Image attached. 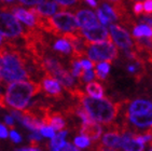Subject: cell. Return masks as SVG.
I'll list each match as a JSON object with an SVG mask.
<instances>
[{
    "label": "cell",
    "instance_id": "1",
    "mask_svg": "<svg viewBox=\"0 0 152 151\" xmlns=\"http://www.w3.org/2000/svg\"><path fill=\"white\" fill-rule=\"evenodd\" d=\"M28 57L9 40L0 45V73L4 82L25 81L30 78Z\"/></svg>",
    "mask_w": 152,
    "mask_h": 151
},
{
    "label": "cell",
    "instance_id": "2",
    "mask_svg": "<svg viewBox=\"0 0 152 151\" xmlns=\"http://www.w3.org/2000/svg\"><path fill=\"white\" fill-rule=\"evenodd\" d=\"M75 98L79 100L91 119L96 122H100L102 124H111L117 119L119 111H120L121 104L112 103L108 98H93L91 96H86L79 89H73L70 92Z\"/></svg>",
    "mask_w": 152,
    "mask_h": 151
},
{
    "label": "cell",
    "instance_id": "3",
    "mask_svg": "<svg viewBox=\"0 0 152 151\" xmlns=\"http://www.w3.org/2000/svg\"><path fill=\"white\" fill-rule=\"evenodd\" d=\"M42 89L41 84L35 81L11 82L7 87L6 103L15 110H24L31 97L38 95Z\"/></svg>",
    "mask_w": 152,
    "mask_h": 151
},
{
    "label": "cell",
    "instance_id": "4",
    "mask_svg": "<svg viewBox=\"0 0 152 151\" xmlns=\"http://www.w3.org/2000/svg\"><path fill=\"white\" fill-rule=\"evenodd\" d=\"M85 47H86V54L95 64L96 62L99 61L111 63L119 56L117 47L114 45L111 39L100 43H88L85 41Z\"/></svg>",
    "mask_w": 152,
    "mask_h": 151
},
{
    "label": "cell",
    "instance_id": "5",
    "mask_svg": "<svg viewBox=\"0 0 152 151\" xmlns=\"http://www.w3.org/2000/svg\"><path fill=\"white\" fill-rule=\"evenodd\" d=\"M53 27V35L61 37L65 32H75L80 28L77 22L76 16L70 12L61 11L55 13L50 18Z\"/></svg>",
    "mask_w": 152,
    "mask_h": 151
},
{
    "label": "cell",
    "instance_id": "6",
    "mask_svg": "<svg viewBox=\"0 0 152 151\" xmlns=\"http://www.w3.org/2000/svg\"><path fill=\"white\" fill-rule=\"evenodd\" d=\"M23 27L20 22L9 12H0V35L7 39H14L22 37Z\"/></svg>",
    "mask_w": 152,
    "mask_h": 151
},
{
    "label": "cell",
    "instance_id": "7",
    "mask_svg": "<svg viewBox=\"0 0 152 151\" xmlns=\"http://www.w3.org/2000/svg\"><path fill=\"white\" fill-rule=\"evenodd\" d=\"M77 32L88 43H100L110 40V36L104 25H97L91 28H79Z\"/></svg>",
    "mask_w": 152,
    "mask_h": 151
},
{
    "label": "cell",
    "instance_id": "8",
    "mask_svg": "<svg viewBox=\"0 0 152 151\" xmlns=\"http://www.w3.org/2000/svg\"><path fill=\"white\" fill-rule=\"evenodd\" d=\"M109 32H110V35L113 39L114 43L119 48L123 50H132V48L134 47V43H133L129 34L121 26L111 24L109 27Z\"/></svg>",
    "mask_w": 152,
    "mask_h": 151
},
{
    "label": "cell",
    "instance_id": "9",
    "mask_svg": "<svg viewBox=\"0 0 152 151\" xmlns=\"http://www.w3.org/2000/svg\"><path fill=\"white\" fill-rule=\"evenodd\" d=\"M40 84H41V89L43 90L45 96L55 99L63 98L61 84L51 75L44 73V77L42 78V81H41Z\"/></svg>",
    "mask_w": 152,
    "mask_h": 151
},
{
    "label": "cell",
    "instance_id": "10",
    "mask_svg": "<svg viewBox=\"0 0 152 151\" xmlns=\"http://www.w3.org/2000/svg\"><path fill=\"white\" fill-rule=\"evenodd\" d=\"M80 133L82 136L88 137L92 141H97L102 136V128L100 126L96 121L93 119H90L88 121H83L80 128Z\"/></svg>",
    "mask_w": 152,
    "mask_h": 151
},
{
    "label": "cell",
    "instance_id": "11",
    "mask_svg": "<svg viewBox=\"0 0 152 151\" xmlns=\"http://www.w3.org/2000/svg\"><path fill=\"white\" fill-rule=\"evenodd\" d=\"M75 16L77 18L78 25L81 28H91L98 25L96 15L90 10H78Z\"/></svg>",
    "mask_w": 152,
    "mask_h": 151
},
{
    "label": "cell",
    "instance_id": "12",
    "mask_svg": "<svg viewBox=\"0 0 152 151\" xmlns=\"http://www.w3.org/2000/svg\"><path fill=\"white\" fill-rule=\"evenodd\" d=\"M127 121L139 128H152V111L140 114H126Z\"/></svg>",
    "mask_w": 152,
    "mask_h": 151
},
{
    "label": "cell",
    "instance_id": "13",
    "mask_svg": "<svg viewBox=\"0 0 152 151\" xmlns=\"http://www.w3.org/2000/svg\"><path fill=\"white\" fill-rule=\"evenodd\" d=\"M52 77L55 80H57L59 84L63 85L68 92H70L71 90H73L76 87L75 86V79H73L72 75L68 70L65 69L64 67L58 69L57 71H55L52 75Z\"/></svg>",
    "mask_w": 152,
    "mask_h": 151
},
{
    "label": "cell",
    "instance_id": "14",
    "mask_svg": "<svg viewBox=\"0 0 152 151\" xmlns=\"http://www.w3.org/2000/svg\"><path fill=\"white\" fill-rule=\"evenodd\" d=\"M134 134L131 132H124L121 136V148L125 151H143L145 146L134 139Z\"/></svg>",
    "mask_w": 152,
    "mask_h": 151
},
{
    "label": "cell",
    "instance_id": "15",
    "mask_svg": "<svg viewBox=\"0 0 152 151\" xmlns=\"http://www.w3.org/2000/svg\"><path fill=\"white\" fill-rule=\"evenodd\" d=\"M152 111V103L146 99H136L129 104L126 114H140Z\"/></svg>",
    "mask_w": 152,
    "mask_h": 151
},
{
    "label": "cell",
    "instance_id": "16",
    "mask_svg": "<svg viewBox=\"0 0 152 151\" xmlns=\"http://www.w3.org/2000/svg\"><path fill=\"white\" fill-rule=\"evenodd\" d=\"M13 14H14L15 18L20 22H23L26 26L28 27H35L36 26V18L35 15L32 14L29 10H25L23 8H16L13 10Z\"/></svg>",
    "mask_w": 152,
    "mask_h": 151
},
{
    "label": "cell",
    "instance_id": "17",
    "mask_svg": "<svg viewBox=\"0 0 152 151\" xmlns=\"http://www.w3.org/2000/svg\"><path fill=\"white\" fill-rule=\"evenodd\" d=\"M102 145L106 147L112 149H119L121 148V134L119 131H111L107 132V133L102 136Z\"/></svg>",
    "mask_w": 152,
    "mask_h": 151
},
{
    "label": "cell",
    "instance_id": "18",
    "mask_svg": "<svg viewBox=\"0 0 152 151\" xmlns=\"http://www.w3.org/2000/svg\"><path fill=\"white\" fill-rule=\"evenodd\" d=\"M59 8L61 7H58V4L54 2V1H44V2L40 3L37 8H34V9L38 14L42 15V16H51V15L55 14Z\"/></svg>",
    "mask_w": 152,
    "mask_h": 151
},
{
    "label": "cell",
    "instance_id": "19",
    "mask_svg": "<svg viewBox=\"0 0 152 151\" xmlns=\"http://www.w3.org/2000/svg\"><path fill=\"white\" fill-rule=\"evenodd\" d=\"M68 134L67 131H61L58 134H56L52 137L50 142H48V148L50 149V151H61V148L66 145L65 141V137Z\"/></svg>",
    "mask_w": 152,
    "mask_h": 151
},
{
    "label": "cell",
    "instance_id": "20",
    "mask_svg": "<svg viewBox=\"0 0 152 151\" xmlns=\"http://www.w3.org/2000/svg\"><path fill=\"white\" fill-rule=\"evenodd\" d=\"M85 91L93 98H102L104 96V87L98 82H88L85 86Z\"/></svg>",
    "mask_w": 152,
    "mask_h": 151
},
{
    "label": "cell",
    "instance_id": "21",
    "mask_svg": "<svg viewBox=\"0 0 152 151\" xmlns=\"http://www.w3.org/2000/svg\"><path fill=\"white\" fill-rule=\"evenodd\" d=\"M20 122L23 123L24 126H26L27 128H29V130H31L34 132H39L40 128L43 126V124L40 121L34 119L30 116L24 114V113H22V120H20Z\"/></svg>",
    "mask_w": 152,
    "mask_h": 151
},
{
    "label": "cell",
    "instance_id": "22",
    "mask_svg": "<svg viewBox=\"0 0 152 151\" xmlns=\"http://www.w3.org/2000/svg\"><path fill=\"white\" fill-rule=\"evenodd\" d=\"M133 37L134 38H141V37H148L152 38V29L148 27L147 25H136L133 28Z\"/></svg>",
    "mask_w": 152,
    "mask_h": 151
},
{
    "label": "cell",
    "instance_id": "23",
    "mask_svg": "<svg viewBox=\"0 0 152 151\" xmlns=\"http://www.w3.org/2000/svg\"><path fill=\"white\" fill-rule=\"evenodd\" d=\"M110 71V64L107 62H102L99 64H97V67L94 73H95V78L99 79V80H105Z\"/></svg>",
    "mask_w": 152,
    "mask_h": 151
},
{
    "label": "cell",
    "instance_id": "24",
    "mask_svg": "<svg viewBox=\"0 0 152 151\" xmlns=\"http://www.w3.org/2000/svg\"><path fill=\"white\" fill-rule=\"evenodd\" d=\"M53 49H54V51L61 53V54H70L72 52L69 42L65 39H59V40L56 41L53 45Z\"/></svg>",
    "mask_w": 152,
    "mask_h": 151
},
{
    "label": "cell",
    "instance_id": "25",
    "mask_svg": "<svg viewBox=\"0 0 152 151\" xmlns=\"http://www.w3.org/2000/svg\"><path fill=\"white\" fill-rule=\"evenodd\" d=\"M71 65V75L72 77H77V78H80L84 71V69L82 68L81 64H80V59H73L71 58L70 61Z\"/></svg>",
    "mask_w": 152,
    "mask_h": 151
},
{
    "label": "cell",
    "instance_id": "26",
    "mask_svg": "<svg viewBox=\"0 0 152 151\" xmlns=\"http://www.w3.org/2000/svg\"><path fill=\"white\" fill-rule=\"evenodd\" d=\"M100 10H102V13L108 18V20L110 21V23L118 20L117 15H115V13H114V10L112 9V7H110L109 4H107V3H102Z\"/></svg>",
    "mask_w": 152,
    "mask_h": 151
},
{
    "label": "cell",
    "instance_id": "27",
    "mask_svg": "<svg viewBox=\"0 0 152 151\" xmlns=\"http://www.w3.org/2000/svg\"><path fill=\"white\" fill-rule=\"evenodd\" d=\"M95 78V73L92 69H88V70H84L82 76L80 77V83H88V82H91L93 79Z\"/></svg>",
    "mask_w": 152,
    "mask_h": 151
},
{
    "label": "cell",
    "instance_id": "28",
    "mask_svg": "<svg viewBox=\"0 0 152 151\" xmlns=\"http://www.w3.org/2000/svg\"><path fill=\"white\" fill-rule=\"evenodd\" d=\"M91 144V140L85 136H78L75 138V145L78 148H86Z\"/></svg>",
    "mask_w": 152,
    "mask_h": 151
},
{
    "label": "cell",
    "instance_id": "29",
    "mask_svg": "<svg viewBox=\"0 0 152 151\" xmlns=\"http://www.w3.org/2000/svg\"><path fill=\"white\" fill-rule=\"evenodd\" d=\"M54 2L57 3L63 10H65V9H67V8H69V7L75 6L77 3H79L80 0H54Z\"/></svg>",
    "mask_w": 152,
    "mask_h": 151
},
{
    "label": "cell",
    "instance_id": "30",
    "mask_svg": "<svg viewBox=\"0 0 152 151\" xmlns=\"http://www.w3.org/2000/svg\"><path fill=\"white\" fill-rule=\"evenodd\" d=\"M42 136H45V137H49V138H52L54 135H55V131H54V128H51V126H42L40 128V131Z\"/></svg>",
    "mask_w": 152,
    "mask_h": 151
},
{
    "label": "cell",
    "instance_id": "31",
    "mask_svg": "<svg viewBox=\"0 0 152 151\" xmlns=\"http://www.w3.org/2000/svg\"><path fill=\"white\" fill-rule=\"evenodd\" d=\"M133 11L134 14L136 16H140L141 14H143V4L141 1H136L135 4L133 6Z\"/></svg>",
    "mask_w": 152,
    "mask_h": 151
},
{
    "label": "cell",
    "instance_id": "32",
    "mask_svg": "<svg viewBox=\"0 0 152 151\" xmlns=\"http://www.w3.org/2000/svg\"><path fill=\"white\" fill-rule=\"evenodd\" d=\"M80 64H81L82 68L84 70H88V69H92L93 67H95V63L92 61H88V59H85V58H82L80 59Z\"/></svg>",
    "mask_w": 152,
    "mask_h": 151
},
{
    "label": "cell",
    "instance_id": "33",
    "mask_svg": "<svg viewBox=\"0 0 152 151\" xmlns=\"http://www.w3.org/2000/svg\"><path fill=\"white\" fill-rule=\"evenodd\" d=\"M139 23L142 24V25H147V26L152 29V15L151 14L145 15L143 18H141L140 20H139Z\"/></svg>",
    "mask_w": 152,
    "mask_h": 151
},
{
    "label": "cell",
    "instance_id": "34",
    "mask_svg": "<svg viewBox=\"0 0 152 151\" xmlns=\"http://www.w3.org/2000/svg\"><path fill=\"white\" fill-rule=\"evenodd\" d=\"M97 16H98V20L100 21V23H102L104 26H105V25H108V24L110 23V21L108 20V18L102 13L100 9H97Z\"/></svg>",
    "mask_w": 152,
    "mask_h": 151
},
{
    "label": "cell",
    "instance_id": "35",
    "mask_svg": "<svg viewBox=\"0 0 152 151\" xmlns=\"http://www.w3.org/2000/svg\"><path fill=\"white\" fill-rule=\"evenodd\" d=\"M143 4V13L146 14H152V0H145Z\"/></svg>",
    "mask_w": 152,
    "mask_h": 151
},
{
    "label": "cell",
    "instance_id": "36",
    "mask_svg": "<svg viewBox=\"0 0 152 151\" xmlns=\"http://www.w3.org/2000/svg\"><path fill=\"white\" fill-rule=\"evenodd\" d=\"M18 1L20 4H25V6H37L44 2L45 0H18Z\"/></svg>",
    "mask_w": 152,
    "mask_h": 151
},
{
    "label": "cell",
    "instance_id": "37",
    "mask_svg": "<svg viewBox=\"0 0 152 151\" xmlns=\"http://www.w3.org/2000/svg\"><path fill=\"white\" fill-rule=\"evenodd\" d=\"M10 137H11V139L13 140L14 142H20V140H22V138H20V134L16 133V132L13 130V131H11V133H10Z\"/></svg>",
    "mask_w": 152,
    "mask_h": 151
},
{
    "label": "cell",
    "instance_id": "38",
    "mask_svg": "<svg viewBox=\"0 0 152 151\" xmlns=\"http://www.w3.org/2000/svg\"><path fill=\"white\" fill-rule=\"evenodd\" d=\"M8 136H9V133H8L7 128L0 123V138H7Z\"/></svg>",
    "mask_w": 152,
    "mask_h": 151
},
{
    "label": "cell",
    "instance_id": "39",
    "mask_svg": "<svg viewBox=\"0 0 152 151\" xmlns=\"http://www.w3.org/2000/svg\"><path fill=\"white\" fill-rule=\"evenodd\" d=\"M11 111V117L13 119L20 121L22 120V112H20V110H10Z\"/></svg>",
    "mask_w": 152,
    "mask_h": 151
},
{
    "label": "cell",
    "instance_id": "40",
    "mask_svg": "<svg viewBox=\"0 0 152 151\" xmlns=\"http://www.w3.org/2000/svg\"><path fill=\"white\" fill-rule=\"evenodd\" d=\"M4 122H6V124L9 126V128H11L12 130L14 128V123H13V118H12L11 116H6L4 117Z\"/></svg>",
    "mask_w": 152,
    "mask_h": 151
},
{
    "label": "cell",
    "instance_id": "41",
    "mask_svg": "<svg viewBox=\"0 0 152 151\" xmlns=\"http://www.w3.org/2000/svg\"><path fill=\"white\" fill-rule=\"evenodd\" d=\"M96 151H115V150L112 148H109V147H106V146L100 144V145L96 146Z\"/></svg>",
    "mask_w": 152,
    "mask_h": 151
},
{
    "label": "cell",
    "instance_id": "42",
    "mask_svg": "<svg viewBox=\"0 0 152 151\" xmlns=\"http://www.w3.org/2000/svg\"><path fill=\"white\" fill-rule=\"evenodd\" d=\"M15 151H41V149H39V148H34V147H30V148H20V149H16Z\"/></svg>",
    "mask_w": 152,
    "mask_h": 151
},
{
    "label": "cell",
    "instance_id": "43",
    "mask_svg": "<svg viewBox=\"0 0 152 151\" xmlns=\"http://www.w3.org/2000/svg\"><path fill=\"white\" fill-rule=\"evenodd\" d=\"M85 1H86V2H88L91 7H93V8H96L97 7L96 0H85Z\"/></svg>",
    "mask_w": 152,
    "mask_h": 151
},
{
    "label": "cell",
    "instance_id": "44",
    "mask_svg": "<svg viewBox=\"0 0 152 151\" xmlns=\"http://www.w3.org/2000/svg\"><path fill=\"white\" fill-rule=\"evenodd\" d=\"M108 1L113 3V6H118V4H122V3H124L123 0H108Z\"/></svg>",
    "mask_w": 152,
    "mask_h": 151
},
{
    "label": "cell",
    "instance_id": "45",
    "mask_svg": "<svg viewBox=\"0 0 152 151\" xmlns=\"http://www.w3.org/2000/svg\"><path fill=\"white\" fill-rule=\"evenodd\" d=\"M148 151H152V141L150 142V148H149V150Z\"/></svg>",
    "mask_w": 152,
    "mask_h": 151
},
{
    "label": "cell",
    "instance_id": "46",
    "mask_svg": "<svg viewBox=\"0 0 152 151\" xmlns=\"http://www.w3.org/2000/svg\"><path fill=\"white\" fill-rule=\"evenodd\" d=\"M2 81H3V80H2V77H1V73H0V83H2Z\"/></svg>",
    "mask_w": 152,
    "mask_h": 151
},
{
    "label": "cell",
    "instance_id": "47",
    "mask_svg": "<svg viewBox=\"0 0 152 151\" xmlns=\"http://www.w3.org/2000/svg\"><path fill=\"white\" fill-rule=\"evenodd\" d=\"M2 43V37H1V35H0V44Z\"/></svg>",
    "mask_w": 152,
    "mask_h": 151
},
{
    "label": "cell",
    "instance_id": "48",
    "mask_svg": "<svg viewBox=\"0 0 152 151\" xmlns=\"http://www.w3.org/2000/svg\"><path fill=\"white\" fill-rule=\"evenodd\" d=\"M132 1H141V0H132Z\"/></svg>",
    "mask_w": 152,
    "mask_h": 151
},
{
    "label": "cell",
    "instance_id": "49",
    "mask_svg": "<svg viewBox=\"0 0 152 151\" xmlns=\"http://www.w3.org/2000/svg\"><path fill=\"white\" fill-rule=\"evenodd\" d=\"M6 1H10V2H11V1H13V0H6Z\"/></svg>",
    "mask_w": 152,
    "mask_h": 151
}]
</instances>
